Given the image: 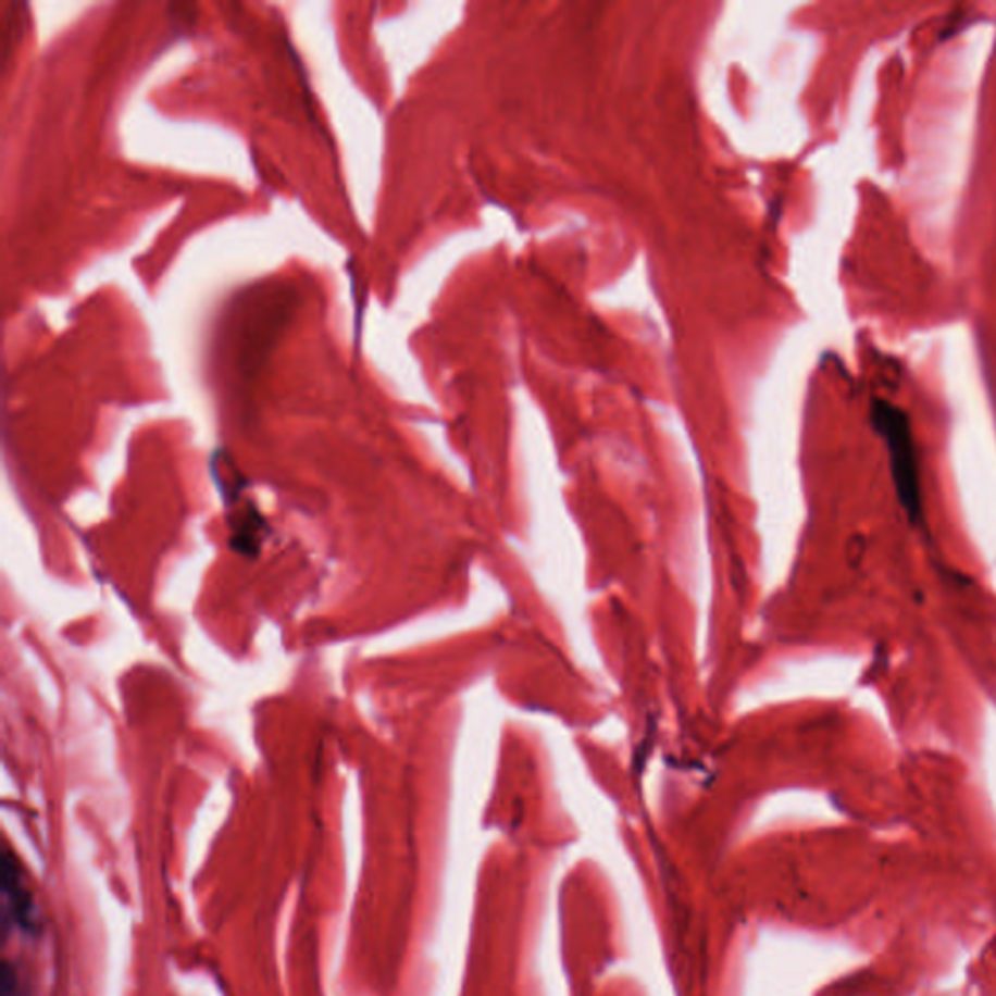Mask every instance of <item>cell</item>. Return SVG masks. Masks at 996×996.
Here are the masks:
<instances>
[{"label": "cell", "instance_id": "6da1fadb", "mask_svg": "<svg viewBox=\"0 0 996 996\" xmlns=\"http://www.w3.org/2000/svg\"><path fill=\"white\" fill-rule=\"evenodd\" d=\"M870 419L877 434L884 438L889 452V465L895 487L907 514L917 520L921 514V485H919V462L914 448L911 423L904 409L886 399H874L870 407Z\"/></svg>", "mask_w": 996, "mask_h": 996}, {"label": "cell", "instance_id": "7a4b0ae2", "mask_svg": "<svg viewBox=\"0 0 996 996\" xmlns=\"http://www.w3.org/2000/svg\"><path fill=\"white\" fill-rule=\"evenodd\" d=\"M2 889H4V897H7L14 923H18L26 931H32L36 923L32 895H29L28 887L24 886L16 858L12 855H4L2 858Z\"/></svg>", "mask_w": 996, "mask_h": 996}, {"label": "cell", "instance_id": "3957f363", "mask_svg": "<svg viewBox=\"0 0 996 996\" xmlns=\"http://www.w3.org/2000/svg\"><path fill=\"white\" fill-rule=\"evenodd\" d=\"M0 991H2V996H16V991H18L16 973H14V969L10 968L9 963L2 968V983H0Z\"/></svg>", "mask_w": 996, "mask_h": 996}]
</instances>
